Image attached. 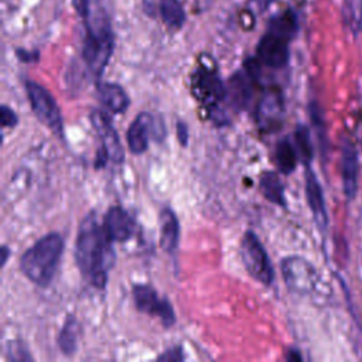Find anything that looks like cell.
Instances as JSON below:
<instances>
[{"mask_svg": "<svg viewBox=\"0 0 362 362\" xmlns=\"http://www.w3.org/2000/svg\"><path fill=\"white\" fill-rule=\"evenodd\" d=\"M113 240L93 212L88 214L79 228L75 242V260L82 277L93 287L103 288L113 266Z\"/></svg>", "mask_w": 362, "mask_h": 362, "instance_id": "1", "label": "cell"}, {"mask_svg": "<svg viewBox=\"0 0 362 362\" xmlns=\"http://www.w3.org/2000/svg\"><path fill=\"white\" fill-rule=\"evenodd\" d=\"M64 250V239L52 232L40 238L20 257L21 273L34 284L47 287L59 266Z\"/></svg>", "mask_w": 362, "mask_h": 362, "instance_id": "2", "label": "cell"}, {"mask_svg": "<svg viewBox=\"0 0 362 362\" xmlns=\"http://www.w3.org/2000/svg\"><path fill=\"white\" fill-rule=\"evenodd\" d=\"M113 52V33L105 16L92 17L86 24V37L82 47V57L86 66L96 76H100Z\"/></svg>", "mask_w": 362, "mask_h": 362, "instance_id": "3", "label": "cell"}, {"mask_svg": "<svg viewBox=\"0 0 362 362\" xmlns=\"http://www.w3.org/2000/svg\"><path fill=\"white\" fill-rule=\"evenodd\" d=\"M194 96L206 107V112L216 123H223L225 116L219 109V102L226 98V88L222 83L214 64L202 62L191 79Z\"/></svg>", "mask_w": 362, "mask_h": 362, "instance_id": "4", "label": "cell"}, {"mask_svg": "<svg viewBox=\"0 0 362 362\" xmlns=\"http://www.w3.org/2000/svg\"><path fill=\"white\" fill-rule=\"evenodd\" d=\"M286 286L297 294L311 296L320 290L322 283L317 269L307 259L300 256L284 257L280 263Z\"/></svg>", "mask_w": 362, "mask_h": 362, "instance_id": "5", "label": "cell"}, {"mask_svg": "<svg viewBox=\"0 0 362 362\" xmlns=\"http://www.w3.org/2000/svg\"><path fill=\"white\" fill-rule=\"evenodd\" d=\"M240 257L246 272L259 283L270 286L274 279L273 266L270 263L269 255L259 240L257 235L247 230L240 242Z\"/></svg>", "mask_w": 362, "mask_h": 362, "instance_id": "6", "label": "cell"}, {"mask_svg": "<svg viewBox=\"0 0 362 362\" xmlns=\"http://www.w3.org/2000/svg\"><path fill=\"white\" fill-rule=\"evenodd\" d=\"M25 90L30 100V106L37 119L45 124L55 136L64 137V126L61 110L52 98V95L41 85L27 81Z\"/></svg>", "mask_w": 362, "mask_h": 362, "instance_id": "7", "label": "cell"}, {"mask_svg": "<svg viewBox=\"0 0 362 362\" xmlns=\"http://www.w3.org/2000/svg\"><path fill=\"white\" fill-rule=\"evenodd\" d=\"M133 300L139 311L148 315L158 317L164 327H171L175 322V314L170 301H167L165 298H161L151 286L134 284Z\"/></svg>", "mask_w": 362, "mask_h": 362, "instance_id": "8", "label": "cell"}, {"mask_svg": "<svg viewBox=\"0 0 362 362\" xmlns=\"http://www.w3.org/2000/svg\"><path fill=\"white\" fill-rule=\"evenodd\" d=\"M90 122L102 141V150L106 153L107 158L116 164H122L124 160L123 146L120 143L117 132L112 124L109 115L103 110L95 109L90 113Z\"/></svg>", "mask_w": 362, "mask_h": 362, "instance_id": "9", "label": "cell"}, {"mask_svg": "<svg viewBox=\"0 0 362 362\" xmlns=\"http://www.w3.org/2000/svg\"><path fill=\"white\" fill-rule=\"evenodd\" d=\"M158 129H164V126ZM158 129L156 124V119L150 113L141 112L140 115H137L126 133V141H127L129 150L133 154L144 153L148 146L150 134H153L156 139H158V136L164 137V133H160Z\"/></svg>", "mask_w": 362, "mask_h": 362, "instance_id": "10", "label": "cell"}, {"mask_svg": "<svg viewBox=\"0 0 362 362\" xmlns=\"http://www.w3.org/2000/svg\"><path fill=\"white\" fill-rule=\"evenodd\" d=\"M287 38L267 31L257 44V59L270 68H283L288 61Z\"/></svg>", "mask_w": 362, "mask_h": 362, "instance_id": "11", "label": "cell"}, {"mask_svg": "<svg viewBox=\"0 0 362 362\" xmlns=\"http://www.w3.org/2000/svg\"><path fill=\"white\" fill-rule=\"evenodd\" d=\"M283 113V96L279 89H269L259 103V124L266 132H274L280 127Z\"/></svg>", "mask_w": 362, "mask_h": 362, "instance_id": "12", "label": "cell"}, {"mask_svg": "<svg viewBox=\"0 0 362 362\" xmlns=\"http://www.w3.org/2000/svg\"><path fill=\"white\" fill-rule=\"evenodd\" d=\"M103 226L113 242L129 240L134 233V221L122 206H112L107 209Z\"/></svg>", "mask_w": 362, "mask_h": 362, "instance_id": "13", "label": "cell"}, {"mask_svg": "<svg viewBox=\"0 0 362 362\" xmlns=\"http://www.w3.org/2000/svg\"><path fill=\"white\" fill-rule=\"evenodd\" d=\"M305 197L317 226L324 230L328 225L324 194L315 174L310 168L305 171Z\"/></svg>", "mask_w": 362, "mask_h": 362, "instance_id": "14", "label": "cell"}, {"mask_svg": "<svg viewBox=\"0 0 362 362\" xmlns=\"http://www.w3.org/2000/svg\"><path fill=\"white\" fill-rule=\"evenodd\" d=\"M342 187L348 199L356 195L358 189V153L351 143L342 148Z\"/></svg>", "mask_w": 362, "mask_h": 362, "instance_id": "15", "label": "cell"}, {"mask_svg": "<svg viewBox=\"0 0 362 362\" xmlns=\"http://www.w3.org/2000/svg\"><path fill=\"white\" fill-rule=\"evenodd\" d=\"M98 96L100 103L112 113L120 115L126 112L129 107V102H130L129 96L126 90L117 83H112V82L99 83Z\"/></svg>", "mask_w": 362, "mask_h": 362, "instance_id": "16", "label": "cell"}, {"mask_svg": "<svg viewBox=\"0 0 362 362\" xmlns=\"http://www.w3.org/2000/svg\"><path fill=\"white\" fill-rule=\"evenodd\" d=\"M180 242V223L171 208H164L160 214V245L164 252L173 253Z\"/></svg>", "mask_w": 362, "mask_h": 362, "instance_id": "17", "label": "cell"}, {"mask_svg": "<svg viewBox=\"0 0 362 362\" xmlns=\"http://www.w3.org/2000/svg\"><path fill=\"white\" fill-rule=\"evenodd\" d=\"M81 337V324L74 315H68L57 338L59 349L65 355H72L78 348V341Z\"/></svg>", "mask_w": 362, "mask_h": 362, "instance_id": "18", "label": "cell"}, {"mask_svg": "<svg viewBox=\"0 0 362 362\" xmlns=\"http://www.w3.org/2000/svg\"><path fill=\"white\" fill-rule=\"evenodd\" d=\"M260 191L263 194V197L277 204L280 206L286 205V199H284V187L279 178V175L273 171H264L260 175Z\"/></svg>", "mask_w": 362, "mask_h": 362, "instance_id": "19", "label": "cell"}, {"mask_svg": "<svg viewBox=\"0 0 362 362\" xmlns=\"http://www.w3.org/2000/svg\"><path fill=\"white\" fill-rule=\"evenodd\" d=\"M276 164L283 174H290L297 165V151L288 139H283L276 147Z\"/></svg>", "mask_w": 362, "mask_h": 362, "instance_id": "20", "label": "cell"}, {"mask_svg": "<svg viewBox=\"0 0 362 362\" xmlns=\"http://www.w3.org/2000/svg\"><path fill=\"white\" fill-rule=\"evenodd\" d=\"M269 31L276 33L287 40H291L297 31V18L291 10H286L272 18Z\"/></svg>", "mask_w": 362, "mask_h": 362, "instance_id": "21", "label": "cell"}, {"mask_svg": "<svg viewBox=\"0 0 362 362\" xmlns=\"http://www.w3.org/2000/svg\"><path fill=\"white\" fill-rule=\"evenodd\" d=\"M160 13L164 23L171 28H181L185 21V11L180 0H161Z\"/></svg>", "mask_w": 362, "mask_h": 362, "instance_id": "22", "label": "cell"}, {"mask_svg": "<svg viewBox=\"0 0 362 362\" xmlns=\"http://www.w3.org/2000/svg\"><path fill=\"white\" fill-rule=\"evenodd\" d=\"M342 17L346 27L358 33L362 27V0H344Z\"/></svg>", "mask_w": 362, "mask_h": 362, "instance_id": "23", "label": "cell"}, {"mask_svg": "<svg viewBox=\"0 0 362 362\" xmlns=\"http://www.w3.org/2000/svg\"><path fill=\"white\" fill-rule=\"evenodd\" d=\"M294 141H296V147H297V151L300 154V158L308 164L313 158V146H311V139H310V132L305 126L300 124L297 129H296V133H294Z\"/></svg>", "mask_w": 362, "mask_h": 362, "instance_id": "24", "label": "cell"}, {"mask_svg": "<svg viewBox=\"0 0 362 362\" xmlns=\"http://www.w3.org/2000/svg\"><path fill=\"white\" fill-rule=\"evenodd\" d=\"M0 120H1L3 127H14L18 122V117H17V115L14 113V110L11 107H8L7 105H1Z\"/></svg>", "mask_w": 362, "mask_h": 362, "instance_id": "25", "label": "cell"}, {"mask_svg": "<svg viewBox=\"0 0 362 362\" xmlns=\"http://www.w3.org/2000/svg\"><path fill=\"white\" fill-rule=\"evenodd\" d=\"M23 344L21 342H10L8 345V354H10V359L13 361H24V359H31V356L28 355L27 351H23Z\"/></svg>", "mask_w": 362, "mask_h": 362, "instance_id": "26", "label": "cell"}, {"mask_svg": "<svg viewBox=\"0 0 362 362\" xmlns=\"http://www.w3.org/2000/svg\"><path fill=\"white\" fill-rule=\"evenodd\" d=\"M160 361H181L184 359V355H182V348L177 346V348H173V349H168L165 351L164 354H161L158 356Z\"/></svg>", "mask_w": 362, "mask_h": 362, "instance_id": "27", "label": "cell"}, {"mask_svg": "<svg viewBox=\"0 0 362 362\" xmlns=\"http://www.w3.org/2000/svg\"><path fill=\"white\" fill-rule=\"evenodd\" d=\"M177 137H178V141L182 146H187V143H188V127L182 122L177 123Z\"/></svg>", "mask_w": 362, "mask_h": 362, "instance_id": "28", "label": "cell"}, {"mask_svg": "<svg viewBox=\"0 0 362 362\" xmlns=\"http://www.w3.org/2000/svg\"><path fill=\"white\" fill-rule=\"evenodd\" d=\"M75 10L78 11V14H81L82 17H86L89 13V0H72Z\"/></svg>", "mask_w": 362, "mask_h": 362, "instance_id": "29", "label": "cell"}, {"mask_svg": "<svg viewBox=\"0 0 362 362\" xmlns=\"http://www.w3.org/2000/svg\"><path fill=\"white\" fill-rule=\"evenodd\" d=\"M17 57H18L21 61H24V62H33V61L37 59L38 54L34 52V51L28 52V51H25V49H17Z\"/></svg>", "mask_w": 362, "mask_h": 362, "instance_id": "30", "label": "cell"}, {"mask_svg": "<svg viewBox=\"0 0 362 362\" xmlns=\"http://www.w3.org/2000/svg\"><path fill=\"white\" fill-rule=\"evenodd\" d=\"M250 1L257 7L259 11H264L274 0H250Z\"/></svg>", "mask_w": 362, "mask_h": 362, "instance_id": "31", "label": "cell"}, {"mask_svg": "<svg viewBox=\"0 0 362 362\" xmlns=\"http://www.w3.org/2000/svg\"><path fill=\"white\" fill-rule=\"evenodd\" d=\"M8 256H10V249L7 246H3L1 247V264L4 266L6 262L8 260Z\"/></svg>", "mask_w": 362, "mask_h": 362, "instance_id": "32", "label": "cell"}]
</instances>
